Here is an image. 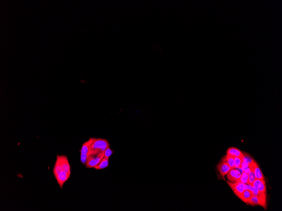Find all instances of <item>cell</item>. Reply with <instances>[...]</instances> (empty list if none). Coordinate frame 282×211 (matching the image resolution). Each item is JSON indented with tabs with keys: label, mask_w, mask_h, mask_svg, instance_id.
<instances>
[{
	"label": "cell",
	"mask_w": 282,
	"mask_h": 211,
	"mask_svg": "<svg viewBox=\"0 0 282 211\" xmlns=\"http://www.w3.org/2000/svg\"><path fill=\"white\" fill-rule=\"evenodd\" d=\"M217 170L220 177H224L231 170L230 167L225 162L220 161L216 165Z\"/></svg>",
	"instance_id": "5b68a950"
},
{
	"label": "cell",
	"mask_w": 282,
	"mask_h": 211,
	"mask_svg": "<svg viewBox=\"0 0 282 211\" xmlns=\"http://www.w3.org/2000/svg\"><path fill=\"white\" fill-rule=\"evenodd\" d=\"M221 161L227 163L230 167L231 169L234 168V157L233 156H229L227 154L222 158Z\"/></svg>",
	"instance_id": "4fadbf2b"
},
{
	"label": "cell",
	"mask_w": 282,
	"mask_h": 211,
	"mask_svg": "<svg viewBox=\"0 0 282 211\" xmlns=\"http://www.w3.org/2000/svg\"><path fill=\"white\" fill-rule=\"evenodd\" d=\"M56 162L53 168V173L55 178L60 174V173L63 171L61 156L59 155L57 156Z\"/></svg>",
	"instance_id": "9c48e42d"
},
{
	"label": "cell",
	"mask_w": 282,
	"mask_h": 211,
	"mask_svg": "<svg viewBox=\"0 0 282 211\" xmlns=\"http://www.w3.org/2000/svg\"><path fill=\"white\" fill-rule=\"evenodd\" d=\"M113 153L114 151L113 150L110 149V147H109V148L106 150L105 152H104V157L109 158L110 156H112Z\"/></svg>",
	"instance_id": "ffe728a7"
},
{
	"label": "cell",
	"mask_w": 282,
	"mask_h": 211,
	"mask_svg": "<svg viewBox=\"0 0 282 211\" xmlns=\"http://www.w3.org/2000/svg\"><path fill=\"white\" fill-rule=\"evenodd\" d=\"M243 172L242 169L240 168L231 169L226 174L227 179L232 183L238 182Z\"/></svg>",
	"instance_id": "3957f363"
},
{
	"label": "cell",
	"mask_w": 282,
	"mask_h": 211,
	"mask_svg": "<svg viewBox=\"0 0 282 211\" xmlns=\"http://www.w3.org/2000/svg\"><path fill=\"white\" fill-rule=\"evenodd\" d=\"M254 195L252 191L249 190H244L242 195L239 198L246 204H248V200Z\"/></svg>",
	"instance_id": "7c38bea8"
},
{
	"label": "cell",
	"mask_w": 282,
	"mask_h": 211,
	"mask_svg": "<svg viewBox=\"0 0 282 211\" xmlns=\"http://www.w3.org/2000/svg\"><path fill=\"white\" fill-rule=\"evenodd\" d=\"M251 185L257 189L261 193H267L266 185L264 179H256Z\"/></svg>",
	"instance_id": "8992f818"
},
{
	"label": "cell",
	"mask_w": 282,
	"mask_h": 211,
	"mask_svg": "<svg viewBox=\"0 0 282 211\" xmlns=\"http://www.w3.org/2000/svg\"><path fill=\"white\" fill-rule=\"evenodd\" d=\"M238 182H241L244 184H248V175L247 173L243 172L241 175L240 179Z\"/></svg>",
	"instance_id": "ac0fdd59"
},
{
	"label": "cell",
	"mask_w": 282,
	"mask_h": 211,
	"mask_svg": "<svg viewBox=\"0 0 282 211\" xmlns=\"http://www.w3.org/2000/svg\"><path fill=\"white\" fill-rule=\"evenodd\" d=\"M104 157V152L96 155H90L88 156L86 167L87 168H94L98 165Z\"/></svg>",
	"instance_id": "7a4b0ae2"
},
{
	"label": "cell",
	"mask_w": 282,
	"mask_h": 211,
	"mask_svg": "<svg viewBox=\"0 0 282 211\" xmlns=\"http://www.w3.org/2000/svg\"><path fill=\"white\" fill-rule=\"evenodd\" d=\"M242 157H234V168H240L241 163L243 162Z\"/></svg>",
	"instance_id": "d6986e66"
},
{
	"label": "cell",
	"mask_w": 282,
	"mask_h": 211,
	"mask_svg": "<svg viewBox=\"0 0 282 211\" xmlns=\"http://www.w3.org/2000/svg\"><path fill=\"white\" fill-rule=\"evenodd\" d=\"M254 171L255 176H256V179H264L263 173L261 171L260 168L256 162L254 163Z\"/></svg>",
	"instance_id": "9a60e30c"
},
{
	"label": "cell",
	"mask_w": 282,
	"mask_h": 211,
	"mask_svg": "<svg viewBox=\"0 0 282 211\" xmlns=\"http://www.w3.org/2000/svg\"><path fill=\"white\" fill-rule=\"evenodd\" d=\"M110 146L109 141L106 139H96L90 146L87 156L96 155L105 152L106 150Z\"/></svg>",
	"instance_id": "6da1fadb"
},
{
	"label": "cell",
	"mask_w": 282,
	"mask_h": 211,
	"mask_svg": "<svg viewBox=\"0 0 282 211\" xmlns=\"http://www.w3.org/2000/svg\"><path fill=\"white\" fill-rule=\"evenodd\" d=\"M243 154V157H242V161L244 163H247V164H250L256 162L254 159L247 153L244 152Z\"/></svg>",
	"instance_id": "2e32d148"
},
{
	"label": "cell",
	"mask_w": 282,
	"mask_h": 211,
	"mask_svg": "<svg viewBox=\"0 0 282 211\" xmlns=\"http://www.w3.org/2000/svg\"><path fill=\"white\" fill-rule=\"evenodd\" d=\"M61 165H62L63 171H65L69 175L71 176V167L68 158L67 156L61 155Z\"/></svg>",
	"instance_id": "ba28073f"
},
{
	"label": "cell",
	"mask_w": 282,
	"mask_h": 211,
	"mask_svg": "<svg viewBox=\"0 0 282 211\" xmlns=\"http://www.w3.org/2000/svg\"><path fill=\"white\" fill-rule=\"evenodd\" d=\"M240 168H241V169H242L243 172L247 173V174L249 173V171H250V164H249V165L248 166L241 167Z\"/></svg>",
	"instance_id": "44dd1931"
},
{
	"label": "cell",
	"mask_w": 282,
	"mask_h": 211,
	"mask_svg": "<svg viewBox=\"0 0 282 211\" xmlns=\"http://www.w3.org/2000/svg\"><path fill=\"white\" fill-rule=\"evenodd\" d=\"M109 158L104 157L100 163L95 167L94 169L96 170H101L108 167L109 165Z\"/></svg>",
	"instance_id": "5bb4252c"
},
{
	"label": "cell",
	"mask_w": 282,
	"mask_h": 211,
	"mask_svg": "<svg viewBox=\"0 0 282 211\" xmlns=\"http://www.w3.org/2000/svg\"><path fill=\"white\" fill-rule=\"evenodd\" d=\"M227 183L230 187L233 190V192L235 193L236 195L239 198H240V196L242 195L243 191H244V184L240 182H235V183L227 182Z\"/></svg>",
	"instance_id": "277c9868"
},
{
	"label": "cell",
	"mask_w": 282,
	"mask_h": 211,
	"mask_svg": "<svg viewBox=\"0 0 282 211\" xmlns=\"http://www.w3.org/2000/svg\"><path fill=\"white\" fill-rule=\"evenodd\" d=\"M227 154L233 157H240L243 156V153L241 150L234 147L228 148L227 151Z\"/></svg>",
	"instance_id": "8fae6325"
},
{
	"label": "cell",
	"mask_w": 282,
	"mask_h": 211,
	"mask_svg": "<svg viewBox=\"0 0 282 211\" xmlns=\"http://www.w3.org/2000/svg\"><path fill=\"white\" fill-rule=\"evenodd\" d=\"M96 139V138H90L88 141L83 143L81 149V154H82V155H87L88 154L90 146L93 143Z\"/></svg>",
	"instance_id": "30bf717a"
},
{
	"label": "cell",
	"mask_w": 282,
	"mask_h": 211,
	"mask_svg": "<svg viewBox=\"0 0 282 211\" xmlns=\"http://www.w3.org/2000/svg\"><path fill=\"white\" fill-rule=\"evenodd\" d=\"M70 176L67 173L63 171L56 177V180L61 188H63L64 184L70 178Z\"/></svg>",
	"instance_id": "52a82bcc"
},
{
	"label": "cell",
	"mask_w": 282,
	"mask_h": 211,
	"mask_svg": "<svg viewBox=\"0 0 282 211\" xmlns=\"http://www.w3.org/2000/svg\"><path fill=\"white\" fill-rule=\"evenodd\" d=\"M248 204L253 206H257L259 205V201L257 196L253 195L248 200Z\"/></svg>",
	"instance_id": "e0dca14e"
},
{
	"label": "cell",
	"mask_w": 282,
	"mask_h": 211,
	"mask_svg": "<svg viewBox=\"0 0 282 211\" xmlns=\"http://www.w3.org/2000/svg\"><path fill=\"white\" fill-rule=\"evenodd\" d=\"M253 188H254V187L252 185H250V184H244L245 190H249L253 192Z\"/></svg>",
	"instance_id": "7402d4cb"
}]
</instances>
